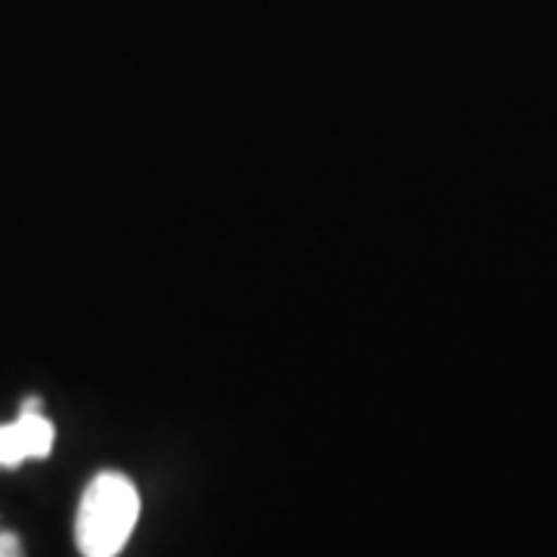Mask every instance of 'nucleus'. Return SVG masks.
Listing matches in <instances>:
<instances>
[{
    "label": "nucleus",
    "mask_w": 557,
    "mask_h": 557,
    "mask_svg": "<svg viewBox=\"0 0 557 557\" xmlns=\"http://www.w3.org/2000/svg\"><path fill=\"white\" fill-rule=\"evenodd\" d=\"M139 520V493L119 471L87 483L75 518V542L84 557H119Z\"/></svg>",
    "instance_id": "f257e3e1"
},
{
    "label": "nucleus",
    "mask_w": 557,
    "mask_h": 557,
    "mask_svg": "<svg viewBox=\"0 0 557 557\" xmlns=\"http://www.w3.org/2000/svg\"><path fill=\"white\" fill-rule=\"evenodd\" d=\"M16 431H20L22 446H25V456L28 458H47L53 449V424L40 412H20L16 418Z\"/></svg>",
    "instance_id": "f03ea898"
},
{
    "label": "nucleus",
    "mask_w": 557,
    "mask_h": 557,
    "mask_svg": "<svg viewBox=\"0 0 557 557\" xmlns=\"http://www.w3.org/2000/svg\"><path fill=\"white\" fill-rule=\"evenodd\" d=\"M25 446H22L16 421L13 424H0V468H20L25 461Z\"/></svg>",
    "instance_id": "7ed1b4c3"
},
{
    "label": "nucleus",
    "mask_w": 557,
    "mask_h": 557,
    "mask_svg": "<svg viewBox=\"0 0 557 557\" xmlns=\"http://www.w3.org/2000/svg\"><path fill=\"white\" fill-rule=\"evenodd\" d=\"M0 557H25L22 539L16 533H0Z\"/></svg>",
    "instance_id": "20e7f679"
},
{
    "label": "nucleus",
    "mask_w": 557,
    "mask_h": 557,
    "mask_svg": "<svg viewBox=\"0 0 557 557\" xmlns=\"http://www.w3.org/2000/svg\"><path fill=\"white\" fill-rule=\"evenodd\" d=\"M22 412H40V399H38V397H28V399H25V406H22Z\"/></svg>",
    "instance_id": "39448f33"
}]
</instances>
